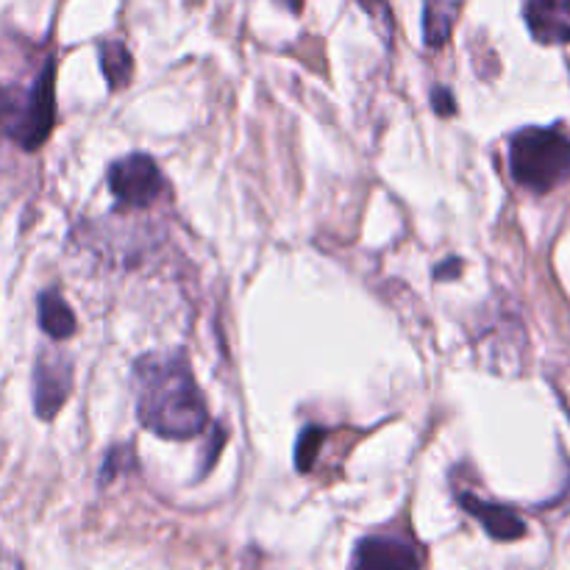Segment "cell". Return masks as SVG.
I'll list each match as a JSON object with an SVG mask.
<instances>
[{"instance_id":"6da1fadb","label":"cell","mask_w":570,"mask_h":570,"mask_svg":"<svg viewBox=\"0 0 570 570\" xmlns=\"http://www.w3.org/2000/svg\"><path fill=\"white\" fill-rule=\"evenodd\" d=\"M137 415L148 432L165 440H193L209 423L206 401L187 356L178 351H150L134 362Z\"/></svg>"},{"instance_id":"7a4b0ae2","label":"cell","mask_w":570,"mask_h":570,"mask_svg":"<svg viewBox=\"0 0 570 570\" xmlns=\"http://www.w3.org/2000/svg\"><path fill=\"white\" fill-rule=\"evenodd\" d=\"M510 173L518 187L549 195L570 178V137L562 126L521 128L510 137Z\"/></svg>"},{"instance_id":"3957f363","label":"cell","mask_w":570,"mask_h":570,"mask_svg":"<svg viewBox=\"0 0 570 570\" xmlns=\"http://www.w3.org/2000/svg\"><path fill=\"white\" fill-rule=\"evenodd\" d=\"M53 61L42 67V72L33 81L31 92H28L26 104L20 106V111L14 115V120L9 122V137L20 145L22 150H37L39 145H45V139L50 137L56 122V95H53Z\"/></svg>"},{"instance_id":"277c9868","label":"cell","mask_w":570,"mask_h":570,"mask_svg":"<svg viewBox=\"0 0 570 570\" xmlns=\"http://www.w3.org/2000/svg\"><path fill=\"white\" fill-rule=\"evenodd\" d=\"M161 187L159 165L148 154H128L109 167V189L126 209H148Z\"/></svg>"},{"instance_id":"5b68a950","label":"cell","mask_w":570,"mask_h":570,"mask_svg":"<svg viewBox=\"0 0 570 570\" xmlns=\"http://www.w3.org/2000/svg\"><path fill=\"white\" fill-rule=\"evenodd\" d=\"M33 412L39 421H53L72 393V360L42 348L33 362Z\"/></svg>"},{"instance_id":"8992f818","label":"cell","mask_w":570,"mask_h":570,"mask_svg":"<svg viewBox=\"0 0 570 570\" xmlns=\"http://www.w3.org/2000/svg\"><path fill=\"white\" fill-rule=\"evenodd\" d=\"M351 570H421V557L406 540L373 534L356 543Z\"/></svg>"},{"instance_id":"52a82bcc","label":"cell","mask_w":570,"mask_h":570,"mask_svg":"<svg viewBox=\"0 0 570 570\" xmlns=\"http://www.w3.org/2000/svg\"><path fill=\"white\" fill-rule=\"evenodd\" d=\"M523 20L540 45L570 42V0H527Z\"/></svg>"},{"instance_id":"ba28073f","label":"cell","mask_w":570,"mask_h":570,"mask_svg":"<svg viewBox=\"0 0 570 570\" xmlns=\"http://www.w3.org/2000/svg\"><path fill=\"white\" fill-rule=\"evenodd\" d=\"M456 501H460L462 510H465L468 515L476 518L484 527V532L493 540H499V543H512V540H521L523 534H527V523H523V518L518 515V512H512L510 507L493 504V501H484L473 493H460Z\"/></svg>"},{"instance_id":"9c48e42d","label":"cell","mask_w":570,"mask_h":570,"mask_svg":"<svg viewBox=\"0 0 570 570\" xmlns=\"http://www.w3.org/2000/svg\"><path fill=\"white\" fill-rule=\"evenodd\" d=\"M39 306V326L48 337L53 340H67L76 334V315L67 306V301L61 298L56 289H45L37 301Z\"/></svg>"},{"instance_id":"30bf717a","label":"cell","mask_w":570,"mask_h":570,"mask_svg":"<svg viewBox=\"0 0 570 570\" xmlns=\"http://www.w3.org/2000/svg\"><path fill=\"white\" fill-rule=\"evenodd\" d=\"M98 56H100V70H104L106 83H109L111 92H117V89H122L128 81H131L134 65L126 45L115 42V39H106V42H100Z\"/></svg>"},{"instance_id":"8fae6325","label":"cell","mask_w":570,"mask_h":570,"mask_svg":"<svg viewBox=\"0 0 570 570\" xmlns=\"http://www.w3.org/2000/svg\"><path fill=\"white\" fill-rule=\"evenodd\" d=\"M451 28H454V9L429 0L426 9H423V42H426V48H443L451 37Z\"/></svg>"},{"instance_id":"7c38bea8","label":"cell","mask_w":570,"mask_h":570,"mask_svg":"<svg viewBox=\"0 0 570 570\" xmlns=\"http://www.w3.org/2000/svg\"><path fill=\"white\" fill-rule=\"evenodd\" d=\"M323 438H326V429L321 426H304L298 434V443H295V468L301 473L312 471L317 460V451H321Z\"/></svg>"},{"instance_id":"4fadbf2b","label":"cell","mask_w":570,"mask_h":570,"mask_svg":"<svg viewBox=\"0 0 570 570\" xmlns=\"http://www.w3.org/2000/svg\"><path fill=\"white\" fill-rule=\"evenodd\" d=\"M356 6H360L362 11H365L367 17H371L373 22H376L379 33H382L384 45H393V33H395V20H393V11H390L387 0H356Z\"/></svg>"},{"instance_id":"5bb4252c","label":"cell","mask_w":570,"mask_h":570,"mask_svg":"<svg viewBox=\"0 0 570 570\" xmlns=\"http://www.w3.org/2000/svg\"><path fill=\"white\" fill-rule=\"evenodd\" d=\"M128 468H134V449L131 445H115V449L106 454L104 471H100V484L111 482L117 473L128 471Z\"/></svg>"},{"instance_id":"9a60e30c","label":"cell","mask_w":570,"mask_h":570,"mask_svg":"<svg viewBox=\"0 0 570 570\" xmlns=\"http://www.w3.org/2000/svg\"><path fill=\"white\" fill-rule=\"evenodd\" d=\"M432 106H434V111H438L440 117H451L456 111L454 95H451L445 87H434L432 89Z\"/></svg>"},{"instance_id":"2e32d148","label":"cell","mask_w":570,"mask_h":570,"mask_svg":"<svg viewBox=\"0 0 570 570\" xmlns=\"http://www.w3.org/2000/svg\"><path fill=\"white\" fill-rule=\"evenodd\" d=\"M462 273V259H445L434 267V278L440 282H449V278H456Z\"/></svg>"},{"instance_id":"e0dca14e","label":"cell","mask_w":570,"mask_h":570,"mask_svg":"<svg viewBox=\"0 0 570 570\" xmlns=\"http://www.w3.org/2000/svg\"><path fill=\"white\" fill-rule=\"evenodd\" d=\"M6 117H9V98L6 92H0V134L6 131Z\"/></svg>"},{"instance_id":"ac0fdd59","label":"cell","mask_w":570,"mask_h":570,"mask_svg":"<svg viewBox=\"0 0 570 570\" xmlns=\"http://www.w3.org/2000/svg\"><path fill=\"white\" fill-rule=\"evenodd\" d=\"M276 3L284 6L289 14H301V9H304V0H276Z\"/></svg>"}]
</instances>
